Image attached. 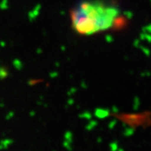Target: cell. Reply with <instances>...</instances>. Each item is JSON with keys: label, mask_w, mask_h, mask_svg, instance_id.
Returning <instances> with one entry per match:
<instances>
[{"label": "cell", "mask_w": 151, "mask_h": 151, "mask_svg": "<svg viewBox=\"0 0 151 151\" xmlns=\"http://www.w3.org/2000/svg\"><path fill=\"white\" fill-rule=\"evenodd\" d=\"M119 9L100 1H85L70 12L72 29L80 35H90L119 25Z\"/></svg>", "instance_id": "1"}]
</instances>
